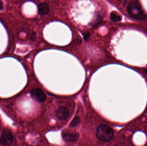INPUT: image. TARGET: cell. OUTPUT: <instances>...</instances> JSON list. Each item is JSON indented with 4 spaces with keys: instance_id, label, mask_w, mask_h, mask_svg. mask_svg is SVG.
<instances>
[{
    "instance_id": "cell-2",
    "label": "cell",
    "mask_w": 147,
    "mask_h": 146,
    "mask_svg": "<svg viewBox=\"0 0 147 146\" xmlns=\"http://www.w3.org/2000/svg\"><path fill=\"white\" fill-rule=\"evenodd\" d=\"M127 11L131 17L136 19L143 20L146 18V15L138 3L133 2L130 3L128 6Z\"/></svg>"
},
{
    "instance_id": "cell-7",
    "label": "cell",
    "mask_w": 147,
    "mask_h": 146,
    "mask_svg": "<svg viewBox=\"0 0 147 146\" xmlns=\"http://www.w3.org/2000/svg\"><path fill=\"white\" fill-rule=\"evenodd\" d=\"M49 7L47 3H41L39 4L38 7V13L40 15H45L49 12Z\"/></svg>"
},
{
    "instance_id": "cell-10",
    "label": "cell",
    "mask_w": 147,
    "mask_h": 146,
    "mask_svg": "<svg viewBox=\"0 0 147 146\" xmlns=\"http://www.w3.org/2000/svg\"><path fill=\"white\" fill-rule=\"evenodd\" d=\"M80 123V118L78 117H76L74 118L71 123L70 124V126L71 127H77Z\"/></svg>"
},
{
    "instance_id": "cell-1",
    "label": "cell",
    "mask_w": 147,
    "mask_h": 146,
    "mask_svg": "<svg viewBox=\"0 0 147 146\" xmlns=\"http://www.w3.org/2000/svg\"><path fill=\"white\" fill-rule=\"evenodd\" d=\"M113 129L106 125H102L98 127L96 131V135L101 141L108 142L110 141L114 137Z\"/></svg>"
},
{
    "instance_id": "cell-11",
    "label": "cell",
    "mask_w": 147,
    "mask_h": 146,
    "mask_svg": "<svg viewBox=\"0 0 147 146\" xmlns=\"http://www.w3.org/2000/svg\"><path fill=\"white\" fill-rule=\"evenodd\" d=\"M90 33H86L84 35V39L85 41H88L90 37Z\"/></svg>"
},
{
    "instance_id": "cell-6",
    "label": "cell",
    "mask_w": 147,
    "mask_h": 146,
    "mask_svg": "<svg viewBox=\"0 0 147 146\" xmlns=\"http://www.w3.org/2000/svg\"><path fill=\"white\" fill-rule=\"evenodd\" d=\"M69 110L64 107H60L57 110V117L59 120L64 121L66 120L69 117Z\"/></svg>"
},
{
    "instance_id": "cell-3",
    "label": "cell",
    "mask_w": 147,
    "mask_h": 146,
    "mask_svg": "<svg viewBox=\"0 0 147 146\" xmlns=\"http://www.w3.org/2000/svg\"><path fill=\"white\" fill-rule=\"evenodd\" d=\"M13 135L9 129H4L2 132L0 137V145H9L13 143Z\"/></svg>"
},
{
    "instance_id": "cell-4",
    "label": "cell",
    "mask_w": 147,
    "mask_h": 146,
    "mask_svg": "<svg viewBox=\"0 0 147 146\" xmlns=\"http://www.w3.org/2000/svg\"><path fill=\"white\" fill-rule=\"evenodd\" d=\"M32 98L38 102H43L45 100L46 96L45 93L39 88H34L31 93Z\"/></svg>"
},
{
    "instance_id": "cell-12",
    "label": "cell",
    "mask_w": 147,
    "mask_h": 146,
    "mask_svg": "<svg viewBox=\"0 0 147 146\" xmlns=\"http://www.w3.org/2000/svg\"><path fill=\"white\" fill-rule=\"evenodd\" d=\"M3 8V3L1 0H0V10H1Z\"/></svg>"
},
{
    "instance_id": "cell-5",
    "label": "cell",
    "mask_w": 147,
    "mask_h": 146,
    "mask_svg": "<svg viewBox=\"0 0 147 146\" xmlns=\"http://www.w3.org/2000/svg\"><path fill=\"white\" fill-rule=\"evenodd\" d=\"M62 137L64 140L66 142H74L78 141L79 137V134L78 133L66 131L63 133Z\"/></svg>"
},
{
    "instance_id": "cell-9",
    "label": "cell",
    "mask_w": 147,
    "mask_h": 146,
    "mask_svg": "<svg viewBox=\"0 0 147 146\" xmlns=\"http://www.w3.org/2000/svg\"><path fill=\"white\" fill-rule=\"evenodd\" d=\"M110 20L113 22H118L121 21L122 17L115 13H111L110 14Z\"/></svg>"
},
{
    "instance_id": "cell-8",
    "label": "cell",
    "mask_w": 147,
    "mask_h": 146,
    "mask_svg": "<svg viewBox=\"0 0 147 146\" xmlns=\"http://www.w3.org/2000/svg\"><path fill=\"white\" fill-rule=\"evenodd\" d=\"M102 15L99 13H97L93 17L92 20L91 21L89 25L91 26H95L98 25L102 21Z\"/></svg>"
}]
</instances>
